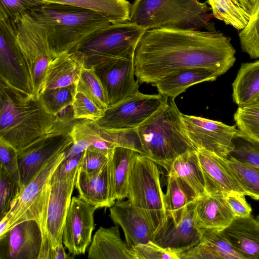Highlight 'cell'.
<instances>
[{
	"label": "cell",
	"instance_id": "6da1fadb",
	"mask_svg": "<svg viewBox=\"0 0 259 259\" xmlns=\"http://www.w3.org/2000/svg\"><path fill=\"white\" fill-rule=\"evenodd\" d=\"M231 40L215 30H146L135 52V76L139 83L152 85L190 68H205L220 76L236 61Z\"/></svg>",
	"mask_w": 259,
	"mask_h": 259
},
{
	"label": "cell",
	"instance_id": "7a4b0ae2",
	"mask_svg": "<svg viewBox=\"0 0 259 259\" xmlns=\"http://www.w3.org/2000/svg\"><path fill=\"white\" fill-rule=\"evenodd\" d=\"M58 120L38 97L0 78V138L17 151L49 132Z\"/></svg>",
	"mask_w": 259,
	"mask_h": 259
},
{
	"label": "cell",
	"instance_id": "3957f363",
	"mask_svg": "<svg viewBox=\"0 0 259 259\" xmlns=\"http://www.w3.org/2000/svg\"><path fill=\"white\" fill-rule=\"evenodd\" d=\"M28 13L45 30L54 54L77 51L87 39L112 23L92 10L59 4H44Z\"/></svg>",
	"mask_w": 259,
	"mask_h": 259
},
{
	"label": "cell",
	"instance_id": "277c9868",
	"mask_svg": "<svg viewBox=\"0 0 259 259\" xmlns=\"http://www.w3.org/2000/svg\"><path fill=\"white\" fill-rule=\"evenodd\" d=\"M141 154L168 172L174 160L181 154L197 150L187 136L175 99L164 103L137 128Z\"/></svg>",
	"mask_w": 259,
	"mask_h": 259
},
{
	"label": "cell",
	"instance_id": "5b68a950",
	"mask_svg": "<svg viewBox=\"0 0 259 259\" xmlns=\"http://www.w3.org/2000/svg\"><path fill=\"white\" fill-rule=\"evenodd\" d=\"M210 10L199 0H135L129 22L146 30H196L208 25Z\"/></svg>",
	"mask_w": 259,
	"mask_h": 259
},
{
	"label": "cell",
	"instance_id": "8992f818",
	"mask_svg": "<svg viewBox=\"0 0 259 259\" xmlns=\"http://www.w3.org/2000/svg\"><path fill=\"white\" fill-rule=\"evenodd\" d=\"M127 198L148 218L154 234L166 223L159 170L155 162L141 154L137 156L131 172Z\"/></svg>",
	"mask_w": 259,
	"mask_h": 259
},
{
	"label": "cell",
	"instance_id": "52a82bcc",
	"mask_svg": "<svg viewBox=\"0 0 259 259\" xmlns=\"http://www.w3.org/2000/svg\"><path fill=\"white\" fill-rule=\"evenodd\" d=\"M11 22L16 44L29 69L33 94L38 97L44 88L49 65L56 56L45 29L28 12L11 19Z\"/></svg>",
	"mask_w": 259,
	"mask_h": 259
},
{
	"label": "cell",
	"instance_id": "ba28073f",
	"mask_svg": "<svg viewBox=\"0 0 259 259\" xmlns=\"http://www.w3.org/2000/svg\"><path fill=\"white\" fill-rule=\"evenodd\" d=\"M65 151L49 162L22 189L9 212L1 220L6 223L3 234L22 222L33 220L37 222L40 228L42 245L44 244L46 239L47 211L51 189L49 181L56 167L65 159Z\"/></svg>",
	"mask_w": 259,
	"mask_h": 259
},
{
	"label": "cell",
	"instance_id": "9c48e42d",
	"mask_svg": "<svg viewBox=\"0 0 259 259\" xmlns=\"http://www.w3.org/2000/svg\"><path fill=\"white\" fill-rule=\"evenodd\" d=\"M79 120L60 118L53 128L18 151L20 184L22 189L52 159L73 144L70 132Z\"/></svg>",
	"mask_w": 259,
	"mask_h": 259
},
{
	"label": "cell",
	"instance_id": "30bf717a",
	"mask_svg": "<svg viewBox=\"0 0 259 259\" xmlns=\"http://www.w3.org/2000/svg\"><path fill=\"white\" fill-rule=\"evenodd\" d=\"M145 31L129 21L111 24L93 34L77 51L84 56L85 67H90L106 59L135 53Z\"/></svg>",
	"mask_w": 259,
	"mask_h": 259
},
{
	"label": "cell",
	"instance_id": "8fae6325",
	"mask_svg": "<svg viewBox=\"0 0 259 259\" xmlns=\"http://www.w3.org/2000/svg\"><path fill=\"white\" fill-rule=\"evenodd\" d=\"M166 98L159 94L149 95L139 91L109 107L103 116L95 122L99 127L106 130L136 128L156 111Z\"/></svg>",
	"mask_w": 259,
	"mask_h": 259
},
{
	"label": "cell",
	"instance_id": "7c38bea8",
	"mask_svg": "<svg viewBox=\"0 0 259 259\" xmlns=\"http://www.w3.org/2000/svg\"><path fill=\"white\" fill-rule=\"evenodd\" d=\"M185 132L197 149H205L227 158L233 151L238 132L235 125L182 113Z\"/></svg>",
	"mask_w": 259,
	"mask_h": 259
},
{
	"label": "cell",
	"instance_id": "4fadbf2b",
	"mask_svg": "<svg viewBox=\"0 0 259 259\" xmlns=\"http://www.w3.org/2000/svg\"><path fill=\"white\" fill-rule=\"evenodd\" d=\"M134 55L132 53L106 59L91 66L103 84L109 107L139 92V82L135 78Z\"/></svg>",
	"mask_w": 259,
	"mask_h": 259
},
{
	"label": "cell",
	"instance_id": "5bb4252c",
	"mask_svg": "<svg viewBox=\"0 0 259 259\" xmlns=\"http://www.w3.org/2000/svg\"><path fill=\"white\" fill-rule=\"evenodd\" d=\"M76 177L51 185L47 211L46 239L39 259H52L54 249L59 242L63 241L64 226Z\"/></svg>",
	"mask_w": 259,
	"mask_h": 259
},
{
	"label": "cell",
	"instance_id": "9a60e30c",
	"mask_svg": "<svg viewBox=\"0 0 259 259\" xmlns=\"http://www.w3.org/2000/svg\"><path fill=\"white\" fill-rule=\"evenodd\" d=\"M0 78L18 90L33 95L29 69L16 44L10 19L0 18Z\"/></svg>",
	"mask_w": 259,
	"mask_h": 259
},
{
	"label": "cell",
	"instance_id": "2e32d148",
	"mask_svg": "<svg viewBox=\"0 0 259 259\" xmlns=\"http://www.w3.org/2000/svg\"><path fill=\"white\" fill-rule=\"evenodd\" d=\"M196 200L168 217L165 225L154 234L152 241L178 255L198 244L201 234L195 221Z\"/></svg>",
	"mask_w": 259,
	"mask_h": 259
},
{
	"label": "cell",
	"instance_id": "e0dca14e",
	"mask_svg": "<svg viewBox=\"0 0 259 259\" xmlns=\"http://www.w3.org/2000/svg\"><path fill=\"white\" fill-rule=\"evenodd\" d=\"M97 208L79 196L72 197L63 231V243L73 256L84 254L92 242Z\"/></svg>",
	"mask_w": 259,
	"mask_h": 259
},
{
	"label": "cell",
	"instance_id": "ac0fdd59",
	"mask_svg": "<svg viewBox=\"0 0 259 259\" xmlns=\"http://www.w3.org/2000/svg\"><path fill=\"white\" fill-rule=\"evenodd\" d=\"M42 242L37 222H22L0 236V259H39Z\"/></svg>",
	"mask_w": 259,
	"mask_h": 259
},
{
	"label": "cell",
	"instance_id": "d6986e66",
	"mask_svg": "<svg viewBox=\"0 0 259 259\" xmlns=\"http://www.w3.org/2000/svg\"><path fill=\"white\" fill-rule=\"evenodd\" d=\"M109 210L111 219L122 228L129 248L153 241L155 231L151 222L130 200H116Z\"/></svg>",
	"mask_w": 259,
	"mask_h": 259
},
{
	"label": "cell",
	"instance_id": "ffe728a7",
	"mask_svg": "<svg viewBox=\"0 0 259 259\" xmlns=\"http://www.w3.org/2000/svg\"><path fill=\"white\" fill-rule=\"evenodd\" d=\"M221 191H205L195 201V224L198 229H222L228 226L235 216Z\"/></svg>",
	"mask_w": 259,
	"mask_h": 259
},
{
	"label": "cell",
	"instance_id": "44dd1931",
	"mask_svg": "<svg viewBox=\"0 0 259 259\" xmlns=\"http://www.w3.org/2000/svg\"><path fill=\"white\" fill-rule=\"evenodd\" d=\"M200 166L205 180V191H221L226 194L232 192L245 195L226 159L205 149H197Z\"/></svg>",
	"mask_w": 259,
	"mask_h": 259
},
{
	"label": "cell",
	"instance_id": "7402d4cb",
	"mask_svg": "<svg viewBox=\"0 0 259 259\" xmlns=\"http://www.w3.org/2000/svg\"><path fill=\"white\" fill-rule=\"evenodd\" d=\"M220 231L243 259H259V216L235 217Z\"/></svg>",
	"mask_w": 259,
	"mask_h": 259
},
{
	"label": "cell",
	"instance_id": "603a6c76",
	"mask_svg": "<svg viewBox=\"0 0 259 259\" xmlns=\"http://www.w3.org/2000/svg\"><path fill=\"white\" fill-rule=\"evenodd\" d=\"M75 187L81 199L97 208L110 207L114 204L111 196L108 163L92 173L79 168Z\"/></svg>",
	"mask_w": 259,
	"mask_h": 259
},
{
	"label": "cell",
	"instance_id": "cb8c5ba5",
	"mask_svg": "<svg viewBox=\"0 0 259 259\" xmlns=\"http://www.w3.org/2000/svg\"><path fill=\"white\" fill-rule=\"evenodd\" d=\"M84 67V56L78 51L57 55L49 65L44 89L76 83Z\"/></svg>",
	"mask_w": 259,
	"mask_h": 259
},
{
	"label": "cell",
	"instance_id": "d4e9b609",
	"mask_svg": "<svg viewBox=\"0 0 259 259\" xmlns=\"http://www.w3.org/2000/svg\"><path fill=\"white\" fill-rule=\"evenodd\" d=\"M139 154L127 147H115L108 162L111 196L114 203L127 198L131 172Z\"/></svg>",
	"mask_w": 259,
	"mask_h": 259
},
{
	"label": "cell",
	"instance_id": "484cf974",
	"mask_svg": "<svg viewBox=\"0 0 259 259\" xmlns=\"http://www.w3.org/2000/svg\"><path fill=\"white\" fill-rule=\"evenodd\" d=\"M88 257L90 259H136L121 238L117 226L99 228L93 237Z\"/></svg>",
	"mask_w": 259,
	"mask_h": 259
},
{
	"label": "cell",
	"instance_id": "4316f807",
	"mask_svg": "<svg viewBox=\"0 0 259 259\" xmlns=\"http://www.w3.org/2000/svg\"><path fill=\"white\" fill-rule=\"evenodd\" d=\"M217 73L203 68L183 69L170 74L156 82L160 95L175 99L188 88L195 84L215 80Z\"/></svg>",
	"mask_w": 259,
	"mask_h": 259
},
{
	"label": "cell",
	"instance_id": "83f0119b",
	"mask_svg": "<svg viewBox=\"0 0 259 259\" xmlns=\"http://www.w3.org/2000/svg\"><path fill=\"white\" fill-rule=\"evenodd\" d=\"M41 4H59L94 11L112 24L129 21L131 4L126 0H35Z\"/></svg>",
	"mask_w": 259,
	"mask_h": 259
},
{
	"label": "cell",
	"instance_id": "f1b7e54d",
	"mask_svg": "<svg viewBox=\"0 0 259 259\" xmlns=\"http://www.w3.org/2000/svg\"><path fill=\"white\" fill-rule=\"evenodd\" d=\"M233 101L243 106L259 97V60L242 64L232 83Z\"/></svg>",
	"mask_w": 259,
	"mask_h": 259
},
{
	"label": "cell",
	"instance_id": "f546056e",
	"mask_svg": "<svg viewBox=\"0 0 259 259\" xmlns=\"http://www.w3.org/2000/svg\"><path fill=\"white\" fill-rule=\"evenodd\" d=\"M168 174L183 180L198 197L205 192V180L197 150L189 151L177 157L172 162Z\"/></svg>",
	"mask_w": 259,
	"mask_h": 259
},
{
	"label": "cell",
	"instance_id": "4dcf8cb0",
	"mask_svg": "<svg viewBox=\"0 0 259 259\" xmlns=\"http://www.w3.org/2000/svg\"><path fill=\"white\" fill-rule=\"evenodd\" d=\"M73 143L84 150L90 149L112 156L116 144L104 139L94 121L79 120L70 132Z\"/></svg>",
	"mask_w": 259,
	"mask_h": 259
},
{
	"label": "cell",
	"instance_id": "1f68e13d",
	"mask_svg": "<svg viewBox=\"0 0 259 259\" xmlns=\"http://www.w3.org/2000/svg\"><path fill=\"white\" fill-rule=\"evenodd\" d=\"M198 197L192 188L183 180L168 174L163 199L167 218L180 212Z\"/></svg>",
	"mask_w": 259,
	"mask_h": 259
},
{
	"label": "cell",
	"instance_id": "d6a6232c",
	"mask_svg": "<svg viewBox=\"0 0 259 259\" xmlns=\"http://www.w3.org/2000/svg\"><path fill=\"white\" fill-rule=\"evenodd\" d=\"M212 14L238 30L243 29L249 21L250 15L242 7L238 0H207Z\"/></svg>",
	"mask_w": 259,
	"mask_h": 259
},
{
	"label": "cell",
	"instance_id": "836d02e7",
	"mask_svg": "<svg viewBox=\"0 0 259 259\" xmlns=\"http://www.w3.org/2000/svg\"><path fill=\"white\" fill-rule=\"evenodd\" d=\"M200 244L210 254L212 259H243L220 229H199Z\"/></svg>",
	"mask_w": 259,
	"mask_h": 259
},
{
	"label": "cell",
	"instance_id": "e575fe53",
	"mask_svg": "<svg viewBox=\"0 0 259 259\" xmlns=\"http://www.w3.org/2000/svg\"><path fill=\"white\" fill-rule=\"evenodd\" d=\"M77 92L86 95L104 112L109 101L103 84L93 67H84L76 83Z\"/></svg>",
	"mask_w": 259,
	"mask_h": 259
},
{
	"label": "cell",
	"instance_id": "d590c367",
	"mask_svg": "<svg viewBox=\"0 0 259 259\" xmlns=\"http://www.w3.org/2000/svg\"><path fill=\"white\" fill-rule=\"evenodd\" d=\"M226 161L244 190L245 195L259 200V169L229 156Z\"/></svg>",
	"mask_w": 259,
	"mask_h": 259
},
{
	"label": "cell",
	"instance_id": "8d00e7d4",
	"mask_svg": "<svg viewBox=\"0 0 259 259\" xmlns=\"http://www.w3.org/2000/svg\"><path fill=\"white\" fill-rule=\"evenodd\" d=\"M76 92L75 83L64 87L45 89L38 98L49 113L57 115L72 105Z\"/></svg>",
	"mask_w": 259,
	"mask_h": 259
},
{
	"label": "cell",
	"instance_id": "74e56055",
	"mask_svg": "<svg viewBox=\"0 0 259 259\" xmlns=\"http://www.w3.org/2000/svg\"><path fill=\"white\" fill-rule=\"evenodd\" d=\"M234 119L240 132L259 142V102L238 107Z\"/></svg>",
	"mask_w": 259,
	"mask_h": 259
},
{
	"label": "cell",
	"instance_id": "f35d334b",
	"mask_svg": "<svg viewBox=\"0 0 259 259\" xmlns=\"http://www.w3.org/2000/svg\"><path fill=\"white\" fill-rule=\"evenodd\" d=\"M242 50L251 58H259V0L245 27L239 34Z\"/></svg>",
	"mask_w": 259,
	"mask_h": 259
},
{
	"label": "cell",
	"instance_id": "ab89813d",
	"mask_svg": "<svg viewBox=\"0 0 259 259\" xmlns=\"http://www.w3.org/2000/svg\"><path fill=\"white\" fill-rule=\"evenodd\" d=\"M233 142L234 147L229 156L259 169V142L249 138L239 131Z\"/></svg>",
	"mask_w": 259,
	"mask_h": 259
},
{
	"label": "cell",
	"instance_id": "60d3db41",
	"mask_svg": "<svg viewBox=\"0 0 259 259\" xmlns=\"http://www.w3.org/2000/svg\"><path fill=\"white\" fill-rule=\"evenodd\" d=\"M0 219L10 211L14 202L20 195L22 188L3 168H0Z\"/></svg>",
	"mask_w": 259,
	"mask_h": 259
},
{
	"label": "cell",
	"instance_id": "b9f144b4",
	"mask_svg": "<svg viewBox=\"0 0 259 259\" xmlns=\"http://www.w3.org/2000/svg\"><path fill=\"white\" fill-rule=\"evenodd\" d=\"M73 117L77 120L96 121L103 116L104 111L84 94L77 92L72 105Z\"/></svg>",
	"mask_w": 259,
	"mask_h": 259
},
{
	"label": "cell",
	"instance_id": "7bdbcfd3",
	"mask_svg": "<svg viewBox=\"0 0 259 259\" xmlns=\"http://www.w3.org/2000/svg\"><path fill=\"white\" fill-rule=\"evenodd\" d=\"M136 259H180L178 254L165 249L152 241L130 248Z\"/></svg>",
	"mask_w": 259,
	"mask_h": 259
},
{
	"label": "cell",
	"instance_id": "ee69618b",
	"mask_svg": "<svg viewBox=\"0 0 259 259\" xmlns=\"http://www.w3.org/2000/svg\"><path fill=\"white\" fill-rule=\"evenodd\" d=\"M0 167L3 168L14 180L20 184L18 151L11 144L1 138H0Z\"/></svg>",
	"mask_w": 259,
	"mask_h": 259
},
{
	"label": "cell",
	"instance_id": "f6af8a7d",
	"mask_svg": "<svg viewBox=\"0 0 259 259\" xmlns=\"http://www.w3.org/2000/svg\"><path fill=\"white\" fill-rule=\"evenodd\" d=\"M83 152L72 158H65L52 174L49 181L50 184L66 181L77 176Z\"/></svg>",
	"mask_w": 259,
	"mask_h": 259
},
{
	"label": "cell",
	"instance_id": "bcb514c9",
	"mask_svg": "<svg viewBox=\"0 0 259 259\" xmlns=\"http://www.w3.org/2000/svg\"><path fill=\"white\" fill-rule=\"evenodd\" d=\"M42 4L35 0H0V18H14Z\"/></svg>",
	"mask_w": 259,
	"mask_h": 259
},
{
	"label": "cell",
	"instance_id": "7dc6e473",
	"mask_svg": "<svg viewBox=\"0 0 259 259\" xmlns=\"http://www.w3.org/2000/svg\"><path fill=\"white\" fill-rule=\"evenodd\" d=\"M111 157L88 148L83 152L79 168L87 173L97 171L108 164Z\"/></svg>",
	"mask_w": 259,
	"mask_h": 259
},
{
	"label": "cell",
	"instance_id": "c3c4849f",
	"mask_svg": "<svg viewBox=\"0 0 259 259\" xmlns=\"http://www.w3.org/2000/svg\"><path fill=\"white\" fill-rule=\"evenodd\" d=\"M225 198L235 217H245L251 215L252 208L246 201L245 195L232 192L227 194Z\"/></svg>",
	"mask_w": 259,
	"mask_h": 259
},
{
	"label": "cell",
	"instance_id": "681fc988",
	"mask_svg": "<svg viewBox=\"0 0 259 259\" xmlns=\"http://www.w3.org/2000/svg\"><path fill=\"white\" fill-rule=\"evenodd\" d=\"M63 241H60L54 250L52 259H67L71 258L65 252L63 245Z\"/></svg>",
	"mask_w": 259,
	"mask_h": 259
},
{
	"label": "cell",
	"instance_id": "f907efd6",
	"mask_svg": "<svg viewBox=\"0 0 259 259\" xmlns=\"http://www.w3.org/2000/svg\"><path fill=\"white\" fill-rule=\"evenodd\" d=\"M242 7L250 15L255 7L257 0H238Z\"/></svg>",
	"mask_w": 259,
	"mask_h": 259
},
{
	"label": "cell",
	"instance_id": "816d5d0a",
	"mask_svg": "<svg viewBox=\"0 0 259 259\" xmlns=\"http://www.w3.org/2000/svg\"><path fill=\"white\" fill-rule=\"evenodd\" d=\"M257 102H259V97L257 98V100H256Z\"/></svg>",
	"mask_w": 259,
	"mask_h": 259
}]
</instances>
